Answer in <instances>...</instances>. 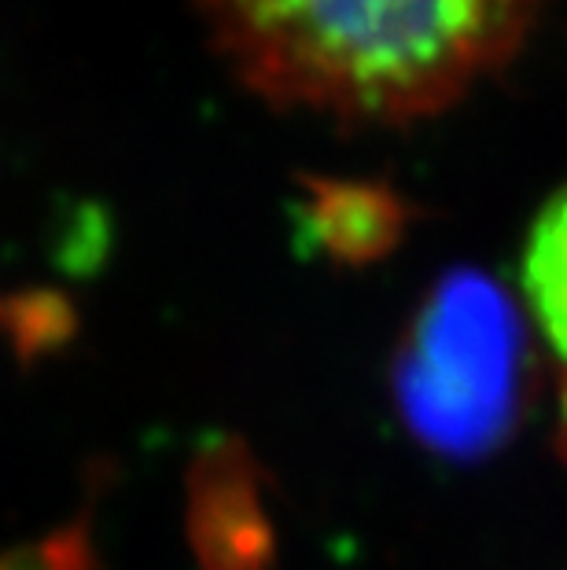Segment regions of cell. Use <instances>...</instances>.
<instances>
[{"instance_id":"6da1fadb","label":"cell","mask_w":567,"mask_h":570,"mask_svg":"<svg viewBox=\"0 0 567 570\" xmlns=\"http://www.w3.org/2000/svg\"><path fill=\"white\" fill-rule=\"evenodd\" d=\"M546 0H196L214 52L265 104L350 126L453 107L520 52Z\"/></svg>"},{"instance_id":"7a4b0ae2","label":"cell","mask_w":567,"mask_h":570,"mask_svg":"<svg viewBox=\"0 0 567 570\" xmlns=\"http://www.w3.org/2000/svg\"><path fill=\"white\" fill-rule=\"evenodd\" d=\"M520 324L505 291L457 269L431 287L398 361V405L428 445L476 456L512 431L520 409Z\"/></svg>"},{"instance_id":"3957f363","label":"cell","mask_w":567,"mask_h":570,"mask_svg":"<svg viewBox=\"0 0 567 570\" xmlns=\"http://www.w3.org/2000/svg\"><path fill=\"white\" fill-rule=\"evenodd\" d=\"M303 225L332 258L369 262L388 254L405 233V206L380 185L310 180Z\"/></svg>"},{"instance_id":"277c9868","label":"cell","mask_w":567,"mask_h":570,"mask_svg":"<svg viewBox=\"0 0 567 570\" xmlns=\"http://www.w3.org/2000/svg\"><path fill=\"white\" fill-rule=\"evenodd\" d=\"M520 287L541 338L567 365V185L530 225L520 258Z\"/></svg>"}]
</instances>
